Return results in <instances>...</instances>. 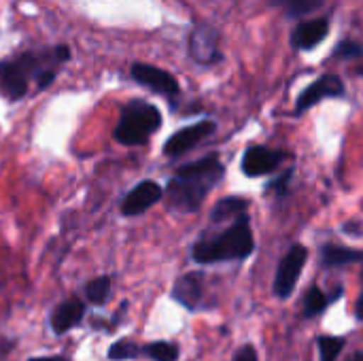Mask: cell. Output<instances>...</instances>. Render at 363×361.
Masks as SVG:
<instances>
[{"label": "cell", "mask_w": 363, "mask_h": 361, "mask_svg": "<svg viewBox=\"0 0 363 361\" xmlns=\"http://www.w3.org/2000/svg\"><path fill=\"white\" fill-rule=\"evenodd\" d=\"M221 177H223V166L215 155L179 168L174 179L166 187L168 204L181 213L198 211L204 198L208 196V191L219 183Z\"/></svg>", "instance_id": "1"}, {"label": "cell", "mask_w": 363, "mask_h": 361, "mask_svg": "<svg viewBox=\"0 0 363 361\" xmlns=\"http://www.w3.org/2000/svg\"><path fill=\"white\" fill-rule=\"evenodd\" d=\"M253 232L247 215L234 219V226L213 238H202L194 245L191 255L198 264H217L228 260H242L253 253Z\"/></svg>", "instance_id": "2"}, {"label": "cell", "mask_w": 363, "mask_h": 361, "mask_svg": "<svg viewBox=\"0 0 363 361\" xmlns=\"http://www.w3.org/2000/svg\"><path fill=\"white\" fill-rule=\"evenodd\" d=\"M160 123H162V115L153 104L134 100L128 106H123L113 136L117 143L128 145V147L143 145L160 128Z\"/></svg>", "instance_id": "3"}, {"label": "cell", "mask_w": 363, "mask_h": 361, "mask_svg": "<svg viewBox=\"0 0 363 361\" xmlns=\"http://www.w3.org/2000/svg\"><path fill=\"white\" fill-rule=\"evenodd\" d=\"M38 57L34 53H23L17 60L0 62V91L9 100H19L28 91V74L34 72Z\"/></svg>", "instance_id": "4"}, {"label": "cell", "mask_w": 363, "mask_h": 361, "mask_svg": "<svg viewBox=\"0 0 363 361\" xmlns=\"http://www.w3.org/2000/svg\"><path fill=\"white\" fill-rule=\"evenodd\" d=\"M308 251L302 245H294L287 255L281 260L279 268H277V279H274V294L279 298H289L298 285V279L304 270Z\"/></svg>", "instance_id": "5"}, {"label": "cell", "mask_w": 363, "mask_h": 361, "mask_svg": "<svg viewBox=\"0 0 363 361\" xmlns=\"http://www.w3.org/2000/svg\"><path fill=\"white\" fill-rule=\"evenodd\" d=\"M213 132H215V121H200V123L187 126V128L179 130L177 134H172L168 138V143L164 145V153L170 155V157H177V155L194 149L198 143H202Z\"/></svg>", "instance_id": "6"}, {"label": "cell", "mask_w": 363, "mask_h": 361, "mask_svg": "<svg viewBox=\"0 0 363 361\" xmlns=\"http://www.w3.org/2000/svg\"><path fill=\"white\" fill-rule=\"evenodd\" d=\"M164 196V189L155 183V181H143L138 183L121 202V213L125 217H134L140 215L145 211H149L155 202H160Z\"/></svg>", "instance_id": "7"}, {"label": "cell", "mask_w": 363, "mask_h": 361, "mask_svg": "<svg viewBox=\"0 0 363 361\" xmlns=\"http://www.w3.org/2000/svg\"><path fill=\"white\" fill-rule=\"evenodd\" d=\"M132 79L138 81L140 85H145V87L157 91V94H164V96H174V94H179V83H177V79H174L170 72H166V70H162V68H157V66L134 64V66H132Z\"/></svg>", "instance_id": "8"}, {"label": "cell", "mask_w": 363, "mask_h": 361, "mask_svg": "<svg viewBox=\"0 0 363 361\" xmlns=\"http://www.w3.org/2000/svg\"><path fill=\"white\" fill-rule=\"evenodd\" d=\"M345 94V85L336 74H323L319 81H315L300 98H298V113L308 111L311 106L319 104L323 98H334V96H342Z\"/></svg>", "instance_id": "9"}, {"label": "cell", "mask_w": 363, "mask_h": 361, "mask_svg": "<svg viewBox=\"0 0 363 361\" xmlns=\"http://www.w3.org/2000/svg\"><path fill=\"white\" fill-rule=\"evenodd\" d=\"M281 162V153L266 147H249L242 157V172L251 179L272 172Z\"/></svg>", "instance_id": "10"}, {"label": "cell", "mask_w": 363, "mask_h": 361, "mask_svg": "<svg viewBox=\"0 0 363 361\" xmlns=\"http://www.w3.org/2000/svg\"><path fill=\"white\" fill-rule=\"evenodd\" d=\"M172 298L189 311H196L202 298V277L198 272L183 274L172 289Z\"/></svg>", "instance_id": "11"}, {"label": "cell", "mask_w": 363, "mask_h": 361, "mask_svg": "<svg viewBox=\"0 0 363 361\" xmlns=\"http://www.w3.org/2000/svg\"><path fill=\"white\" fill-rule=\"evenodd\" d=\"M328 30H330V23L325 17L311 19V21H304L296 28L291 40L298 49H313L328 36Z\"/></svg>", "instance_id": "12"}, {"label": "cell", "mask_w": 363, "mask_h": 361, "mask_svg": "<svg viewBox=\"0 0 363 361\" xmlns=\"http://www.w3.org/2000/svg\"><path fill=\"white\" fill-rule=\"evenodd\" d=\"M83 302L77 300V298H70L66 302H62L55 313L51 315V328L55 334H66L68 330H72L81 319H83Z\"/></svg>", "instance_id": "13"}, {"label": "cell", "mask_w": 363, "mask_h": 361, "mask_svg": "<svg viewBox=\"0 0 363 361\" xmlns=\"http://www.w3.org/2000/svg\"><path fill=\"white\" fill-rule=\"evenodd\" d=\"M215 40H217V36L208 28H198L191 34V55L196 60H200L202 64H208V62L217 60L219 53H217Z\"/></svg>", "instance_id": "14"}, {"label": "cell", "mask_w": 363, "mask_h": 361, "mask_svg": "<svg viewBox=\"0 0 363 361\" xmlns=\"http://www.w3.org/2000/svg\"><path fill=\"white\" fill-rule=\"evenodd\" d=\"M247 206H249V204H247V200H242V198H225V200L217 202V206H215L211 219H213L215 223H221V221H228V219H238L240 215L247 213Z\"/></svg>", "instance_id": "15"}, {"label": "cell", "mask_w": 363, "mask_h": 361, "mask_svg": "<svg viewBox=\"0 0 363 361\" xmlns=\"http://www.w3.org/2000/svg\"><path fill=\"white\" fill-rule=\"evenodd\" d=\"M321 257H323V264H325V266H347V264H351V262H359V260H363V251L328 245V247H323Z\"/></svg>", "instance_id": "16"}, {"label": "cell", "mask_w": 363, "mask_h": 361, "mask_svg": "<svg viewBox=\"0 0 363 361\" xmlns=\"http://www.w3.org/2000/svg\"><path fill=\"white\" fill-rule=\"evenodd\" d=\"M108 294H111V279L108 277H98L94 281L87 283L85 287V296L91 304H104L108 300Z\"/></svg>", "instance_id": "17"}, {"label": "cell", "mask_w": 363, "mask_h": 361, "mask_svg": "<svg viewBox=\"0 0 363 361\" xmlns=\"http://www.w3.org/2000/svg\"><path fill=\"white\" fill-rule=\"evenodd\" d=\"M143 353L153 361H177L179 347L172 343H151L143 349Z\"/></svg>", "instance_id": "18"}, {"label": "cell", "mask_w": 363, "mask_h": 361, "mask_svg": "<svg viewBox=\"0 0 363 361\" xmlns=\"http://www.w3.org/2000/svg\"><path fill=\"white\" fill-rule=\"evenodd\" d=\"M325 0H279V4L287 11L291 17H302L313 11H317Z\"/></svg>", "instance_id": "19"}, {"label": "cell", "mask_w": 363, "mask_h": 361, "mask_svg": "<svg viewBox=\"0 0 363 361\" xmlns=\"http://www.w3.org/2000/svg\"><path fill=\"white\" fill-rule=\"evenodd\" d=\"M345 349V340L336 338V336H321L319 338V353H321V361H336L338 355Z\"/></svg>", "instance_id": "20"}, {"label": "cell", "mask_w": 363, "mask_h": 361, "mask_svg": "<svg viewBox=\"0 0 363 361\" xmlns=\"http://www.w3.org/2000/svg\"><path fill=\"white\" fill-rule=\"evenodd\" d=\"M328 306V298L323 296V291L319 287H313L308 294H306V300H304V315L306 317H315V315H321Z\"/></svg>", "instance_id": "21"}, {"label": "cell", "mask_w": 363, "mask_h": 361, "mask_svg": "<svg viewBox=\"0 0 363 361\" xmlns=\"http://www.w3.org/2000/svg\"><path fill=\"white\" fill-rule=\"evenodd\" d=\"M143 353V349H138L134 343L130 340H121V343H115L111 349H108V357L113 361H125V360H134Z\"/></svg>", "instance_id": "22"}, {"label": "cell", "mask_w": 363, "mask_h": 361, "mask_svg": "<svg viewBox=\"0 0 363 361\" xmlns=\"http://www.w3.org/2000/svg\"><path fill=\"white\" fill-rule=\"evenodd\" d=\"M362 53L363 47L362 45H357V43H353V40H345V43H340L338 49H336V55H338V57H357V55H362Z\"/></svg>", "instance_id": "23"}, {"label": "cell", "mask_w": 363, "mask_h": 361, "mask_svg": "<svg viewBox=\"0 0 363 361\" xmlns=\"http://www.w3.org/2000/svg\"><path fill=\"white\" fill-rule=\"evenodd\" d=\"M232 361H257V353H255V349H253L251 345H247V347H242V349L234 355V360Z\"/></svg>", "instance_id": "24"}, {"label": "cell", "mask_w": 363, "mask_h": 361, "mask_svg": "<svg viewBox=\"0 0 363 361\" xmlns=\"http://www.w3.org/2000/svg\"><path fill=\"white\" fill-rule=\"evenodd\" d=\"M53 79H55V72H53L51 68L40 70V72H38V89H45L49 83H53Z\"/></svg>", "instance_id": "25"}, {"label": "cell", "mask_w": 363, "mask_h": 361, "mask_svg": "<svg viewBox=\"0 0 363 361\" xmlns=\"http://www.w3.org/2000/svg\"><path fill=\"white\" fill-rule=\"evenodd\" d=\"M53 55L57 57V62H66V60L70 57V49H68V47H64V45H60V47H55Z\"/></svg>", "instance_id": "26"}, {"label": "cell", "mask_w": 363, "mask_h": 361, "mask_svg": "<svg viewBox=\"0 0 363 361\" xmlns=\"http://www.w3.org/2000/svg\"><path fill=\"white\" fill-rule=\"evenodd\" d=\"M347 361H363V351H359V353H355V355H351Z\"/></svg>", "instance_id": "27"}, {"label": "cell", "mask_w": 363, "mask_h": 361, "mask_svg": "<svg viewBox=\"0 0 363 361\" xmlns=\"http://www.w3.org/2000/svg\"><path fill=\"white\" fill-rule=\"evenodd\" d=\"M30 361H64L62 357H36V360H30Z\"/></svg>", "instance_id": "28"}, {"label": "cell", "mask_w": 363, "mask_h": 361, "mask_svg": "<svg viewBox=\"0 0 363 361\" xmlns=\"http://www.w3.org/2000/svg\"><path fill=\"white\" fill-rule=\"evenodd\" d=\"M357 309H359V311H357V313H359V317L363 319V294H362V298H359V306H357Z\"/></svg>", "instance_id": "29"}, {"label": "cell", "mask_w": 363, "mask_h": 361, "mask_svg": "<svg viewBox=\"0 0 363 361\" xmlns=\"http://www.w3.org/2000/svg\"><path fill=\"white\" fill-rule=\"evenodd\" d=\"M357 72H359V74L363 77V66H359V68H357Z\"/></svg>", "instance_id": "30"}]
</instances>
